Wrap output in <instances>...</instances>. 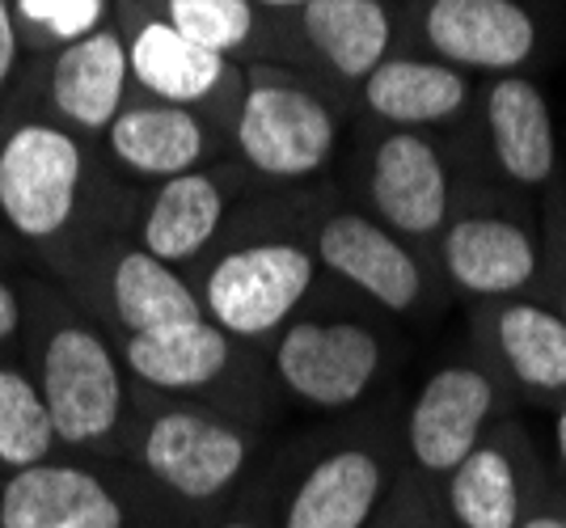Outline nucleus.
<instances>
[{
  "label": "nucleus",
  "instance_id": "nucleus-1",
  "mask_svg": "<svg viewBox=\"0 0 566 528\" xmlns=\"http://www.w3.org/2000/svg\"><path fill=\"white\" fill-rule=\"evenodd\" d=\"M97 145L13 102L0 119V237L60 279L97 241L132 233L136 203H118Z\"/></svg>",
  "mask_w": 566,
  "mask_h": 528
},
{
  "label": "nucleus",
  "instance_id": "nucleus-2",
  "mask_svg": "<svg viewBox=\"0 0 566 528\" xmlns=\"http://www.w3.org/2000/svg\"><path fill=\"white\" fill-rule=\"evenodd\" d=\"M22 305L18 356L48 402L64 453L118 456L136 414V393L115 338L43 275H22Z\"/></svg>",
  "mask_w": 566,
  "mask_h": 528
},
{
  "label": "nucleus",
  "instance_id": "nucleus-3",
  "mask_svg": "<svg viewBox=\"0 0 566 528\" xmlns=\"http://www.w3.org/2000/svg\"><path fill=\"white\" fill-rule=\"evenodd\" d=\"M271 427L190 402L136 398L118 461H127L190 528H208L259 478Z\"/></svg>",
  "mask_w": 566,
  "mask_h": 528
},
{
  "label": "nucleus",
  "instance_id": "nucleus-4",
  "mask_svg": "<svg viewBox=\"0 0 566 528\" xmlns=\"http://www.w3.org/2000/svg\"><path fill=\"white\" fill-rule=\"evenodd\" d=\"M115 347L136 398L212 406L259 427H271L280 410L283 393L271 381L259 347L237 342L208 317L166 335L115 338Z\"/></svg>",
  "mask_w": 566,
  "mask_h": 528
},
{
  "label": "nucleus",
  "instance_id": "nucleus-5",
  "mask_svg": "<svg viewBox=\"0 0 566 528\" xmlns=\"http://www.w3.org/2000/svg\"><path fill=\"white\" fill-rule=\"evenodd\" d=\"M334 89L322 81L283 68L245 64L241 102L229 123V152L250 178L271 187H301L334 166L343 119Z\"/></svg>",
  "mask_w": 566,
  "mask_h": 528
},
{
  "label": "nucleus",
  "instance_id": "nucleus-6",
  "mask_svg": "<svg viewBox=\"0 0 566 528\" xmlns=\"http://www.w3.org/2000/svg\"><path fill=\"white\" fill-rule=\"evenodd\" d=\"M317 279L322 263L308 233H224L190 275L203 317L259 351L305 309Z\"/></svg>",
  "mask_w": 566,
  "mask_h": 528
},
{
  "label": "nucleus",
  "instance_id": "nucleus-7",
  "mask_svg": "<svg viewBox=\"0 0 566 528\" xmlns=\"http://www.w3.org/2000/svg\"><path fill=\"white\" fill-rule=\"evenodd\" d=\"M0 528H190L118 456L60 453L0 478Z\"/></svg>",
  "mask_w": 566,
  "mask_h": 528
},
{
  "label": "nucleus",
  "instance_id": "nucleus-8",
  "mask_svg": "<svg viewBox=\"0 0 566 528\" xmlns=\"http://www.w3.org/2000/svg\"><path fill=\"white\" fill-rule=\"evenodd\" d=\"M406 456L401 435L359 423L271 465L280 528H368L394 495Z\"/></svg>",
  "mask_w": 566,
  "mask_h": 528
},
{
  "label": "nucleus",
  "instance_id": "nucleus-9",
  "mask_svg": "<svg viewBox=\"0 0 566 528\" xmlns=\"http://www.w3.org/2000/svg\"><path fill=\"white\" fill-rule=\"evenodd\" d=\"M266 372L280 393L317 414H343L364 406L389 372V335L368 317L296 313L262 347Z\"/></svg>",
  "mask_w": 566,
  "mask_h": 528
},
{
  "label": "nucleus",
  "instance_id": "nucleus-10",
  "mask_svg": "<svg viewBox=\"0 0 566 528\" xmlns=\"http://www.w3.org/2000/svg\"><path fill=\"white\" fill-rule=\"evenodd\" d=\"M111 338L166 335L203 317L187 271L153 258L132 233L97 241L94 250L55 279Z\"/></svg>",
  "mask_w": 566,
  "mask_h": 528
},
{
  "label": "nucleus",
  "instance_id": "nucleus-11",
  "mask_svg": "<svg viewBox=\"0 0 566 528\" xmlns=\"http://www.w3.org/2000/svg\"><path fill=\"white\" fill-rule=\"evenodd\" d=\"M507 389L512 384L499 377V368L486 356H457L440 363L419 384L401 419L398 435L406 469L440 486L503 419Z\"/></svg>",
  "mask_w": 566,
  "mask_h": 528
},
{
  "label": "nucleus",
  "instance_id": "nucleus-12",
  "mask_svg": "<svg viewBox=\"0 0 566 528\" xmlns=\"http://www.w3.org/2000/svg\"><path fill=\"white\" fill-rule=\"evenodd\" d=\"M115 22L123 30L136 94L199 110L224 127L233 123L241 85H245V64L212 47H199L195 39L178 34L174 25L148 13L136 0H115Z\"/></svg>",
  "mask_w": 566,
  "mask_h": 528
},
{
  "label": "nucleus",
  "instance_id": "nucleus-13",
  "mask_svg": "<svg viewBox=\"0 0 566 528\" xmlns=\"http://www.w3.org/2000/svg\"><path fill=\"white\" fill-rule=\"evenodd\" d=\"M308 241L322 271L373 300L380 313L423 317L436 305V275L427 258L364 208H326L308 224Z\"/></svg>",
  "mask_w": 566,
  "mask_h": 528
},
{
  "label": "nucleus",
  "instance_id": "nucleus-14",
  "mask_svg": "<svg viewBox=\"0 0 566 528\" xmlns=\"http://www.w3.org/2000/svg\"><path fill=\"white\" fill-rule=\"evenodd\" d=\"M132 94L136 89H132L123 30L111 18L94 34L51 51V55H39L25 73L18 102L76 131L81 140L102 145L106 127L118 119V110L132 102Z\"/></svg>",
  "mask_w": 566,
  "mask_h": 528
},
{
  "label": "nucleus",
  "instance_id": "nucleus-15",
  "mask_svg": "<svg viewBox=\"0 0 566 528\" xmlns=\"http://www.w3.org/2000/svg\"><path fill=\"white\" fill-rule=\"evenodd\" d=\"M457 182L444 148L427 131H380L364 157V212L419 254L452 220Z\"/></svg>",
  "mask_w": 566,
  "mask_h": 528
},
{
  "label": "nucleus",
  "instance_id": "nucleus-16",
  "mask_svg": "<svg viewBox=\"0 0 566 528\" xmlns=\"http://www.w3.org/2000/svg\"><path fill=\"white\" fill-rule=\"evenodd\" d=\"M406 34L423 47L419 55L486 76L524 73L542 47V25L524 0H415Z\"/></svg>",
  "mask_w": 566,
  "mask_h": 528
},
{
  "label": "nucleus",
  "instance_id": "nucleus-17",
  "mask_svg": "<svg viewBox=\"0 0 566 528\" xmlns=\"http://www.w3.org/2000/svg\"><path fill=\"white\" fill-rule=\"evenodd\" d=\"M245 191H250V169L237 166L233 157L157 182L136 203L132 241L144 245L153 258L190 275L216 250V241L224 237Z\"/></svg>",
  "mask_w": 566,
  "mask_h": 528
},
{
  "label": "nucleus",
  "instance_id": "nucleus-18",
  "mask_svg": "<svg viewBox=\"0 0 566 528\" xmlns=\"http://www.w3.org/2000/svg\"><path fill=\"white\" fill-rule=\"evenodd\" d=\"M97 152L118 178L140 182V187H157L178 173L233 157L224 123L140 94H132V102L118 110V119L106 127Z\"/></svg>",
  "mask_w": 566,
  "mask_h": 528
},
{
  "label": "nucleus",
  "instance_id": "nucleus-19",
  "mask_svg": "<svg viewBox=\"0 0 566 528\" xmlns=\"http://www.w3.org/2000/svg\"><path fill=\"white\" fill-rule=\"evenodd\" d=\"M436 275L473 305L528 296L542 275V245L524 220L507 212H452L431 245Z\"/></svg>",
  "mask_w": 566,
  "mask_h": 528
},
{
  "label": "nucleus",
  "instance_id": "nucleus-20",
  "mask_svg": "<svg viewBox=\"0 0 566 528\" xmlns=\"http://www.w3.org/2000/svg\"><path fill=\"white\" fill-rule=\"evenodd\" d=\"M542 456L520 423L499 419L449 478L440 499L452 528H520L549 486Z\"/></svg>",
  "mask_w": 566,
  "mask_h": 528
},
{
  "label": "nucleus",
  "instance_id": "nucleus-21",
  "mask_svg": "<svg viewBox=\"0 0 566 528\" xmlns=\"http://www.w3.org/2000/svg\"><path fill=\"white\" fill-rule=\"evenodd\" d=\"M301 73L326 89H359V81L394 55L401 13L394 0H313L283 13Z\"/></svg>",
  "mask_w": 566,
  "mask_h": 528
},
{
  "label": "nucleus",
  "instance_id": "nucleus-22",
  "mask_svg": "<svg viewBox=\"0 0 566 528\" xmlns=\"http://www.w3.org/2000/svg\"><path fill=\"white\" fill-rule=\"evenodd\" d=\"M478 338L499 377L537 398L563 402L566 398V317L549 300H491L478 305Z\"/></svg>",
  "mask_w": 566,
  "mask_h": 528
},
{
  "label": "nucleus",
  "instance_id": "nucleus-23",
  "mask_svg": "<svg viewBox=\"0 0 566 528\" xmlns=\"http://www.w3.org/2000/svg\"><path fill=\"white\" fill-rule=\"evenodd\" d=\"M482 136L491 161L516 191H545L558 178V127L542 85L524 73L491 76L482 89Z\"/></svg>",
  "mask_w": 566,
  "mask_h": 528
},
{
  "label": "nucleus",
  "instance_id": "nucleus-24",
  "mask_svg": "<svg viewBox=\"0 0 566 528\" xmlns=\"http://www.w3.org/2000/svg\"><path fill=\"white\" fill-rule=\"evenodd\" d=\"M359 106L389 131H436L457 123L473 102L470 73L440 64L431 55L394 51L385 64L359 81Z\"/></svg>",
  "mask_w": 566,
  "mask_h": 528
},
{
  "label": "nucleus",
  "instance_id": "nucleus-25",
  "mask_svg": "<svg viewBox=\"0 0 566 528\" xmlns=\"http://www.w3.org/2000/svg\"><path fill=\"white\" fill-rule=\"evenodd\" d=\"M148 13H157L178 34L195 39L199 47H212L237 64H283L296 68V47L280 13H266L254 0H136Z\"/></svg>",
  "mask_w": 566,
  "mask_h": 528
},
{
  "label": "nucleus",
  "instance_id": "nucleus-26",
  "mask_svg": "<svg viewBox=\"0 0 566 528\" xmlns=\"http://www.w3.org/2000/svg\"><path fill=\"white\" fill-rule=\"evenodd\" d=\"M64 453L55 419L22 356H0V478L48 465Z\"/></svg>",
  "mask_w": 566,
  "mask_h": 528
},
{
  "label": "nucleus",
  "instance_id": "nucleus-27",
  "mask_svg": "<svg viewBox=\"0 0 566 528\" xmlns=\"http://www.w3.org/2000/svg\"><path fill=\"white\" fill-rule=\"evenodd\" d=\"M30 55H51L115 18V0H13Z\"/></svg>",
  "mask_w": 566,
  "mask_h": 528
},
{
  "label": "nucleus",
  "instance_id": "nucleus-28",
  "mask_svg": "<svg viewBox=\"0 0 566 528\" xmlns=\"http://www.w3.org/2000/svg\"><path fill=\"white\" fill-rule=\"evenodd\" d=\"M368 528H452L444 516V499H440V486L427 482L415 469H401L394 495L385 499L380 516Z\"/></svg>",
  "mask_w": 566,
  "mask_h": 528
},
{
  "label": "nucleus",
  "instance_id": "nucleus-29",
  "mask_svg": "<svg viewBox=\"0 0 566 528\" xmlns=\"http://www.w3.org/2000/svg\"><path fill=\"white\" fill-rule=\"evenodd\" d=\"M30 64H34V55L25 47L22 25H18V13H13V0H0V119H4V110L22 94Z\"/></svg>",
  "mask_w": 566,
  "mask_h": 528
},
{
  "label": "nucleus",
  "instance_id": "nucleus-30",
  "mask_svg": "<svg viewBox=\"0 0 566 528\" xmlns=\"http://www.w3.org/2000/svg\"><path fill=\"white\" fill-rule=\"evenodd\" d=\"M208 528H280L275 525V478L271 469H259V478L250 482L233 507H224Z\"/></svg>",
  "mask_w": 566,
  "mask_h": 528
},
{
  "label": "nucleus",
  "instance_id": "nucleus-31",
  "mask_svg": "<svg viewBox=\"0 0 566 528\" xmlns=\"http://www.w3.org/2000/svg\"><path fill=\"white\" fill-rule=\"evenodd\" d=\"M22 321H25L22 275H9L0 266V356H18V347H22Z\"/></svg>",
  "mask_w": 566,
  "mask_h": 528
},
{
  "label": "nucleus",
  "instance_id": "nucleus-32",
  "mask_svg": "<svg viewBox=\"0 0 566 528\" xmlns=\"http://www.w3.org/2000/svg\"><path fill=\"white\" fill-rule=\"evenodd\" d=\"M549 254H554V263H558V292H554V309L566 317V199L563 208L549 217Z\"/></svg>",
  "mask_w": 566,
  "mask_h": 528
},
{
  "label": "nucleus",
  "instance_id": "nucleus-33",
  "mask_svg": "<svg viewBox=\"0 0 566 528\" xmlns=\"http://www.w3.org/2000/svg\"><path fill=\"white\" fill-rule=\"evenodd\" d=\"M520 528H566L563 504H558V486H554V482L545 486L542 499L528 507V516H524V525H520Z\"/></svg>",
  "mask_w": 566,
  "mask_h": 528
},
{
  "label": "nucleus",
  "instance_id": "nucleus-34",
  "mask_svg": "<svg viewBox=\"0 0 566 528\" xmlns=\"http://www.w3.org/2000/svg\"><path fill=\"white\" fill-rule=\"evenodd\" d=\"M554 453H558V465L566 474V398L558 402V414H554Z\"/></svg>",
  "mask_w": 566,
  "mask_h": 528
},
{
  "label": "nucleus",
  "instance_id": "nucleus-35",
  "mask_svg": "<svg viewBox=\"0 0 566 528\" xmlns=\"http://www.w3.org/2000/svg\"><path fill=\"white\" fill-rule=\"evenodd\" d=\"M259 9H266V13H296V9H305V4H313V0H254Z\"/></svg>",
  "mask_w": 566,
  "mask_h": 528
},
{
  "label": "nucleus",
  "instance_id": "nucleus-36",
  "mask_svg": "<svg viewBox=\"0 0 566 528\" xmlns=\"http://www.w3.org/2000/svg\"><path fill=\"white\" fill-rule=\"evenodd\" d=\"M558 504H563V520H566V495H558Z\"/></svg>",
  "mask_w": 566,
  "mask_h": 528
}]
</instances>
